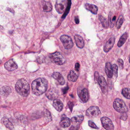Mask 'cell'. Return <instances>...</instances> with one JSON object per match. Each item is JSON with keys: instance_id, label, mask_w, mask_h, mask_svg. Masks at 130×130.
<instances>
[{"instance_id": "836d02e7", "label": "cell", "mask_w": 130, "mask_h": 130, "mask_svg": "<svg viewBox=\"0 0 130 130\" xmlns=\"http://www.w3.org/2000/svg\"><path fill=\"white\" fill-rule=\"evenodd\" d=\"M99 73L97 72V71H96L95 72V74H94V79H95V81H98L99 79Z\"/></svg>"}, {"instance_id": "9a60e30c", "label": "cell", "mask_w": 130, "mask_h": 130, "mask_svg": "<svg viewBox=\"0 0 130 130\" xmlns=\"http://www.w3.org/2000/svg\"><path fill=\"white\" fill-rule=\"evenodd\" d=\"M84 7L86 10L91 12L93 14L95 15L97 14V11L98 10V8L96 5L87 3L84 5Z\"/></svg>"}, {"instance_id": "f35d334b", "label": "cell", "mask_w": 130, "mask_h": 130, "mask_svg": "<svg viewBox=\"0 0 130 130\" xmlns=\"http://www.w3.org/2000/svg\"><path fill=\"white\" fill-rule=\"evenodd\" d=\"M3 29V28L1 26H0V30H2Z\"/></svg>"}, {"instance_id": "8fae6325", "label": "cell", "mask_w": 130, "mask_h": 130, "mask_svg": "<svg viewBox=\"0 0 130 130\" xmlns=\"http://www.w3.org/2000/svg\"><path fill=\"white\" fill-rule=\"evenodd\" d=\"M71 122V121L70 118L67 117L66 115H63L62 116L60 125L63 128H68L70 125Z\"/></svg>"}, {"instance_id": "4dcf8cb0", "label": "cell", "mask_w": 130, "mask_h": 130, "mask_svg": "<svg viewBox=\"0 0 130 130\" xmlns=\"http://www.w3.org/2000/svg\"><path fill=\"white\" fill-rule=\"evenodd\" d=\"M88 124H89V126L90 127L92 128L95 129H99V128H98V127L96 125L95 123H94L92 121H88Z\"/></svg>"}, {"instance_id": "7a4b0ae2", "label": "cell", "mask_w": 130, "mask_h": 130, "mask_svg": "<svg viewBox=\"0 0 130 130\" xmlns=\"http://www.w3.org/2000/svg\"><path fill=\"white\" fill-rule=\"evenodd\" d=\"M17 92L22 96H28L30 92V86L26 80H19L15 86Z\"/></svg>"}, {"instance_id": "6da1fadb", "label": "cell", "mask_w": 130, "mask_h": 130, "mask_svg": "<svg viewBox=\"0 0 130 130\" xmlns=\"http://www.w3.org/2000/svg\"><path fill=\"white\" fill-rule=\"evenodd\" d=\"M48 86L47 81L45 79L39 78L32 83V91L35 95L40 96L46 91Z\"/></svg>"}, {"instance_id": "ffe728a7", "label": "cell", "mask_w": 130, "mask_h": 130, "mask_svg": "<svg viewBox=\"0 0 130 130\" xmlns=\"http://www.w3.org/2000/svg\"><path fill=\"white\" fill-rule=\"evenodd\" d=\"M42 10L43 11L49 12L52 10V6L50 3L46 1H42L41 2Z\"/></svg>"}, {"instance_id": "e575fe53", "label": "cell", "mask_w": 130, "mask_h": 130, "mask_svg": "<svg viewBox=\"0 0 130 130\" xmlns=\"http://www.w3.org/2000/svg\"><path fill=\"white\" fill-rule=\"evenodd\" d=\"M122 114V115L121 117V119L123 120H126L127 119V115L126 114V113Z\"/></svg>"}, {"instance_id": "484cf974", "label": "cell", "mask_w": 130, "mask_h": 130, "mask_svg": "<svg viewBox=\"0 0 130 130\" xmlns=\"http://www.w3.org/2000/svg\"><path fill=\"white\" fill-rule=\"evenodd\" d=\"M99 19L103 27L105 29L108 28L109 25V22H108L107 19L101 15H99Z\"/></svg>"}, {"instance_id": "74e56055", "label": "cell", "mask_w": 130, "mask_h": 130, "mask_svg": "<svg viewBox=\"0 0 130 130\" xmlns=\"http://www.w3.org/2000/svg\"><path fill=\"white\" fill-rule=\"evenodd\" d=\"M69 107H70V110L71 111H72V110L73 107V105L72 103H70V104L69 103Z\"/></svg>"}, {"instance_id": "f546056e", "label": "cell", "mask_w": 130, "mask_h": 130, "mask_svg": "<svg viewBox=\"0 0 130 130\" xmlns=\"http://www.w3.org/2000/svg\"><path fill=\"white\" fill-rule=\"evenodd\" d=\"M113 74L116 77H117L118 75V67L115 64H113L112 66Z\"/></svg>"}, {"instance_id": "4fadbf2b", "label": "cell", "mask_w": 130, "mask_h": 130, "mask_svg": "<svg viewBox=\"0 0 130 130\" xmlns=\"http://www.w3.org/2000/svg\"><path fill=\"white\" fill-rule=\"evenodd\" d=\"M52 76L54 79L57 80L59 84L60 85H64L65 83V80L64 79L60 73L58 72H55L52 74Z\"/></svg>"}, {"instance_id": "4316f807", "label": "cell", "mask_w": 130, "mask_h": 130, "mask_svg": "<svg viewBox=\"0 0 130 130\" xmlns=\"http://www.w3.org/2000/svg\"><path fill=\"white\" fill-rule=\"evenodd\" d=\"M122 94L126 98L130 99V89L128 88H124L122 91Z\"/></svg>"}, {"instance_id": "30bf717a", "label": "cell", "mask_w": 130, "mask_h": 130, "mask_svg": "<svg viewBox=\"0 0 130 130\" xmlns=\"http://www.w3.org/2000/svg\"><path fill=\"white\" fill-rule=\"evenodd\" d=\"M4 67L6 69L9 71L14 70L17 69L18 68L17 65L12 59L10 60L5 63Z\"/></svg>"}, {"instance_id": "d590c367", "label": "cell", "mask_w": 130, "mask_h": 130, "mask_svg": "<svg viewBox=\"0 0 130 130\" xmlns=\"http://www.w3.org/2000/svg\"><path fill=\"white\" fill-rule=\"evenodd\" d=\"M80 65L79 63H77L75 64V69L77 71H79L80 69Z\"/></svg>"}, {"instance_id": "cb8c5ba5", "label": "cell", "mask_w": 130, "mask_h": 130, "mask_svg": "<svg viewBox=\"0 0 130 130\" xmlns=\"http://www.w3.org/2000/svg\"><path fill=\"white\" fill-rule=\"evenodd\" d=\"M128 34L127 33L122 35L121 37L120 38L118 43V47H121V46L123 45V44L125 43L126 40L128 39Z\"/></svg>"}, {"instance_id": "8d00e7d4", "label": "cell", "mask_w": 130, "mask_h": 130, "mask_svg": "<svg viewBox=\"0 0 130 130\" xmlns=\"http://www.w3.org/2000/svg\"><path fill=\"white\" fill-rule=\"evenodd\" d=\"M75 22L77 24H78L79 23V19L78 17H76L75 18Z\"/></svg>"}, {"instance_id": "d4e9b609", "label": "cell", "mask_w": 130, "mask_h": 130, "mask_svg": "<svg viewBox=\"0 0 130 130\" xmlns=\"http://www.w3.org/2000/svg\"><path fill=\"white\" fill-rule=\"evenodd\" d=\"M78 79V76L73 70H71L68 74V79L72 82H75Z\"/></svg>"}, {"instance_id": "e0dca14e", "label": "cell", "mask_w": 130, "mask_h": 130, "mask_svg": "<svg viewBox=\"0 0 130 130\" xmlns=\"http://www.w3.org/2000/svg\"><path fill=\"white\" fill-rule=\"evenodd\" d=\"M1 121L7 128L11 130H14V126L7 118L6 117L3 118L1 120Z\"/></svg>"}, {"instance_id": "277c9868", "label": "cell", "mask_w": 130, "mask_h": 130, "mask_svg": "<svg viewBox=\"0 0 130 130\" xmlns=\"http://www.w3.org/2000/svg\"><path fill=\"white\" fill-rule=\"evenodd\" d=\"M52 62L58 65H62L66 62V59L63 55L59 52H55L50 54L49 56Z\"/></svg>"}, {"instance_id": "9c48e42d", "label": "cell", "mask_w": 130, "mask_h": 130, "mask_svg": "<svg viewBox=\"0 0 130 130\" xmlns=\"http://www.w3.org/2000/svg\"><path fill=\"white\" fill-rule=\"evenodd\" d=\"M67 3L65 0L57 1L55 4V9L56 11L60 14H62L66 11L67 7Z\"/></svg>"}, {"instance_id": "d6a6232c", "label": "cell", "mask_w": 130, "mask_h": 130, "mask_svg": "<svg viewBox=\"0 0 130 130\" xmlns=\"http://www.w3.org/2000/svg\"><path fill=\"white\" fill-rule=\"evenodd\" d=\"M79 128V125H74L71 126L69 130H78Z\"/></svg>"}, {"instance_id": "ab89813d", "label": "cell", "mask_w": 130, "mask_h": 130, "mask_svg": "<svg viewBox=\"0 0 130 130\" xmlns=\"http://www.w3.org/2000/svg\"><path fill=\"white\" fill-rule=\"evenodd\" d=\"M1 63H2V61L1 60H0V64H1Z\"/></svg>"}, {"instance_id": "ac0fdd59", "label": "cell", "mask_w": 130, "mask_h": 130, "mask_svg": "<svg viewBox=\"0 0 130 130\" xmlns=\"http://www.w3.org/2000/svg\"><path fill=\"white\" fill-rule=\"evenodd\" d=\"M53 105L54 108L59 112L61 111L63 109V103L59 99H54L53 103Z\"/></svg>"}, {"instance_id": "2e32d148", "label": "cell", "mask_w": 130, "mask_h": 130, "mask_svg": "<svg viewBox=\"0 0 130 130\" xmlns=\"http://www.w3.org/2000/svg\"><path fill=\"white\" fill-rule=\"evenodd\" d=\"M105 71L107 76L109 78H111L113 75L112 66L110 62H107L105 67Z\"/></svg>"}, {"instance_id": "7402d4cb", "label": "cell", "mask_w": 130, "mask_h": 130, "mask_svg": "<svg viewBox=\"0 0 130 130\" xmlns=\"http://www.w3.org/2000/svg\"><path fill=\"white\" fill-rule=\"evenodd\" d=\"M11 92V90L10 87L4 86L2 87L0 90V93L4 96H7Z\"/></svg>"}, {"instance_id": "f1b7e54d", "label": "cell", "mask_w": 130, "mask_h": 130, "mask_svg": "<svg viewBox=\"0 0 130 130\" xmlns=\"http://www.w3.org/2000/svg\"><path fill=\"white\" fill-rule=\"evenodd\" d=\"M71 5V0H68V3H67V7L62 17V18L63 19H64L66 17L68 13H69V11L70 9Z\"/></svg>"}, {"instance_id": "52a82bcc", "label": "cell", "mask_w": 130, "mask_h": 130, "mask_svg": "<svg viewBox=\"0 0 130 130\" xmlns=\"http://www.w3.org/2000/svg\"><path fill=\"white\" fill-rule=\"evenodd\" d=\"M60 40L66 49H70L73 47V43L72 39L68 35H62L60 37Z\"/></svg>"}, {"instance_id": "8992f818", "label": "cell", "mask_w": 130, "mask_h": 130, "mask_svg": "<svg viewBox=\"0 0 130 130\" xmlns=\"http://www.w3.org/2000/svg\"><path fill=\"white\" fill-rule=\"evenodd\" d=\"M78 95L79 98L83 102L86 103L89 99V94L88 90L86 88L79 87L78 88Z\"/></svg>"}, {"instance_id": "603a6c76", "label": "cell", "mask_w": 130, "mask_h": 130, "mask_svg": "<svg viewBox=\"0 0 130 130\" xmlns=\"http://www.w3.org/2000/svg\"><path fill=\"white\" fill-rule=\"evenodd\" d=\"M116 17L115 15L113 16L112 13H110L109 15V25L110 28H113L116 20Z\"/></svg>"}, {"instance_id": "7c38bea8", "label": "cell", "mask_w": 130, "mask_h": 130, "mask_svg": "<svg viewBox=\"0 0 130 130\" xmlns=\"http://www.w3.org/2000/svg\"><path fill=\"white\" fill-rule=\"evenodd\" d=\"M115 43V38L114 37L110 38L105 45L104 47V51L106 53L108 52L113 48Z\"/></svg>"}, {"instance_id": "5b68a950", "label": "cell", "mask_w": 130, "mask_h": 130, "mask_svg": "<svg viewBox=\"0 0 130 130\" xmlns=\"http://www.w3.org/2000/svg\"><path fill=\"white\" fill-rule=\"evenodd\" d=\"M86 115L90 118L98 117L101 114L100 111L97 106H92L88 108L86 111Z\"/></svg>"}, {"instance_id": "5bb4252c", "label": "cell", "mask_w": 130, "mask_h": 130, "mask_svg": "<svg viewBox=\"0 0 130 130\" xmlns=\"http://www.w3.org/2000/svg\"><path fill=\"white\" fill-rule=\"evenodd\" d=\"M74 39L78 47L80 48H83L84 47V43L83 38L79 35H76L75 36Z\"/></svg>"}, {"instance_id": "60d3db41", "label": "cell", "mask_w": 130, "mask_h": 130, "mask_svg": "<svg viewBox=\"0 0 130 130\" xmlns=\"http://www.w3.org/2000/svg\"><path fill=\"white\" fill-rule=\"evenodd\" d=\"M129 108H130V105H129Z\"/></svg>"}, {"instance_id": "ba28073f", "label": "cell", "mask_w": 130, "mask_h": 130, "mask_svg": "<svg viewBox=\"0 0 130 130\" xmlns=\"http://www.w3.org/2000/svg\"><path fill=\"white\" fill-rule=\"evenodd\" d=\"M100 120L103 127L106 130H114V126L110 118L107 117H103Z\"/></svg>"}, {"instance_id": "3957f363", "label": "cell", "mask_w": 130, "mask_h": 130, "mask_svg": "<svg viewBox=\"0 0 130 130\" xmlns=\"http://www.w3.org/2000/svg\"><path fill=\"white\" fill-rule=\"evenodd\" d=\"M113 106L115 110L121 113H126L128 109L124 102L121 99L117 98L115 100Z\"/></svg>"}, {"instance_id": "d6986e66", "label": "cell", "mask_w": 130, "mask_h": 130, "mask_svg": "<svg viewBox=\"0 0 130 130\" xmlns=\"http://www.w3.org/2000/svg\"><path fill=\"white\" fill-rule=\"evenodd\" d=\"M97 82H98L103 92L104 93L107 87V82L104 78L102 76H100Z\"/></svg>"}, {"instance_id": "83f0119b", "label": "cell", "mask_w": 130, "mask_h": 130, "mask_svg": "<svg viewBox=\"0 0 130 130\" xmlns=\"http://www.w3.org/2000/svg\"><path fill=\"white\" fill-rule=\"evenodd\" d=\"M124 18L123 17V16L121 15L120 16V17L118 20L116 22V27L118 30H119L121 28L124 22Z\"/></svg>"}, {"instance_id": "44dd1931", "label": "cell", "mask_w": 130, "mask_h": 130, "mask_svg": "<svg viewBox=\"0 0 130 130\" xmlns=\"http://www.w3.org/2000/svg\"><path fill=\"white\" fill-rule=\"evenodd\" d=\"M84 116L82 115H79L72 118L71 120L73 124L75 125H78L83 121Z\"/></svg>"}, {"instance_id": "1f68e13d", "label": "cell", "mask_w": 130, "mask_h": 130, "mask_svg": "<svg viewBox=\"0 0 130 130\" xmlns=\"http://www.w3.org/2000/svg\"><path fill=\"white\" fill-rule=\"evenodd\" d=\"M118 63L119 64V66L121 69H122L123 68L124 66V62L123 60L121 59H119L118 60Z\"/></svg>"}]
</instances>
